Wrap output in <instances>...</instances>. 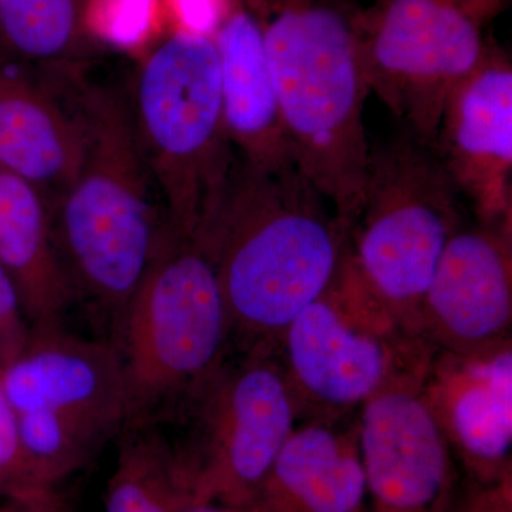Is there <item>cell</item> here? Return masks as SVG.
Returning a JSON list of instances; mask_svg holds the SVG:
<instances>
[{
	"label": "cell",
	"mask_w": 512,
	"mask_h": 512,
	"mask_svg": "<svg viewBox=\"0 0 512 512\" xmlns=\"http://www.w3.org/2000/svg\"><path fill=\"white\" fill-rule=\"evenodd\" d=\"M511 320L512 225L461 227L421 303V338L471 355L510 342Z\"/></svg>",
	"instance_id": "cell-13"
},
{
	"label": "cell",
	"mask_w": 512,
	"mask_h": 512,
	"mask_svg": "<svg viewBox=\"0 0 512 512\" xmlns=\"http://www.w3.org/2000/svg\"><path fill=\"white\" fill-rule=\"evenodd\" d=\"M355 30L369 93L434 147L448 97L487 52L483 26L463 0H375Z\"/></svg>",
	"instance_id": "cell-9"
},
{
	"label": "cell",
	"mask_w": 512,
	"mask_h": 512,
	"mask_svg": "<svg viewBox=\"0 0 512 512\" xmlns=\"http://www.w3.org/2000/svg\"><path fill=\"white\" fill-rule=\"evenodd\" d=\"M259 33L296 167L352 228L363 201L369 90L352 0H241Z\"/></svg>",
	"instance_id": "cell-2"
},
{
	"label": "cell",
	"mask_w": 512,
	"mask_h": 512,
	"mask_svg": "<svg viewBox=\"0 0 512 512\" xmlns=\"http://www.w3.org/2000/svg\"><path fill=\"white\" fill-rule=\"evenodd\" d=\"M90 5L92 0H0V30L23 59L73 77L96 52Z\"/></svg>",
	"instance_id": "cell-19"
},
{
	"label": "cell",
	"mask_w": 512,
	"mask_h": 512,
	"mask_svg": "<svg viewBox=\"0 0 512 512\" xmlns=\"http://www.w3.org/2000/svg\"><path fill=\"white\" fill-rule=\"evenodd\" d=\"M192 497L183 453L157 434L124 441L107 484L104 512H184Z\"/></svg>",
	"instance_id": "cell-20"
},
{
	"label": "cell",
	"mask_w": 512,
	"mask_h": 512,
	"mask_svg": "<svg viewBox=\"0 0 512 512\" xmlns=\"http://www.w3.org/2000/svg\"><path fill=\"white\" fill-rule=\"evenodd\" d=\"M197 444L183 453L195 501L249 512L296 429L298 404L279 359L249 352L220 369L194 394Z\"/></svg>",
	"instance_id": "cell-10"
},
{
	"label": "cell",
	"mask_w": 512,
	"mask_h": 512,
	"mask_svg": "<svg viewBox=\"0 0 512 512\" xmlns=\"http://www.w3.org/2000/svg\"><path fill=\"white\" fill-rule=\"evenodd\" d=\"M0 265L33 325L59 323L74 301L57 256L43 195L0 167Z\"/></svg>",
	"instance_id": "cell-18"
},
{
	"label": "cell",
	"mask_w": 512,
	"mask_h": 512,
	"mask_svg": "<svg viewBox=\"0 0 512 512\" xmlns=\"http://www.w3.org/2000/svg\"><path fill=\"white\" fill-rule=\"evenodd\" d=\"M184 512H242L235 508L227 507L224 504L214 503V501H195L192 500L190 505L185 508Z\"/></svg>",
	"instance_id": "cell-25"
},
{
	"label": "cell",
	"mask_w": 512,
	"mask_h": 512,
	"mask_svg": "<svg viewBox=\"0 0 512 512\" xmlns=\"http://www.w3.org/2000/svg\"><path fill=\"white\" fill-rule=\"evenodd\" d=\"M423 389L454 457L480 484L511 478V343L471 355L433 353Z\"/></svg>",
	"instance_id": "cell-14"
},
{
	"label": "cell",
	"mask_w": 512,
	"mask_h": 512,
	"mask_svg": "<svg viewBox=\"0 0 512 512\" xmlns=\"http://www.w3.org/2000/svg\"><path fill=\"white\" fill-rule=\"evenodd\" d=\"M40 490L30 481L28 464L23 454L18 417L10 404L0 377V498Z\"/></svg>",
	"instance_id": "cell-21"
},
{
	"label": "cell",
	"mask_w": 512,
	"mask_h": 512,
	"mask_svg": "<svg viewBox=\"0 0 512 512\" xmlns=\"http://www.w3.org/2000/svg\"><path fill=\"white\" fill-rule=\"evenodd\" d=\"M508 2L510 0H463L464 8L483 28L507 8Z\"/></svg>",
	"instance_id": "cell-24"
},
{
	"label": "cell",
	"mask_w": 512,
	"mask_h": 512,
	"mask_svg": "<svg viewBox=\"0 0 512 512\" xmlns=\"http://www.w3.org/2000/svg\"><path fill=\"white\" fill-rule=\"evenodd\" d=\"M328 202L298 167L269 173L237 156L220 207L195 239L217 271L231 332L249 352H275L338 276L349 228Z\"/></svg>",
	"instance_id": "cell-1"
},
{
	"label": "cell",
	"mask_w": 512,
	"mask_h": 512,
	"mask_svg": "<svg viewBox=\"0 0 512 512\" xmlns=\"http://www.w3.org/2000/svg\"><path fill=\"white\" fill-rule=\"evenodd\" d=\"M460 195L434 147L406 128L370 146L346 262L367 293L414 338L423 339L421 303L441 255L463 227Z\"/></svg>",
	"instance_id": "cell-5"
},
{
	"label": "cell",
	"mask_w": 512,
	"mask_h": 512,
	"mask_svg": "<svg viewBox=\"0 0 512 512\" xmlns=\"http://www.w3.org/2000/svg\"><path fill=\"white\" fill-rule=\"evenodd\" d=\"M276 349L299 412L311 407L320 421L362 409L433 355L426 340L404 332L346 269L292 320Z\"/></svg>",
	"instance_id": "cell-8"
},
{
	"label": "cell",
	"mask_w": 512,
	"mask_h": 512,
	"mask_svg": "<svg viewBox=\"0 0 512 512\" xmlns=\"http://www.w3.org/2000/svg\"><path fill=\"white\" fill-rule=\"evenodd\" d=\"M117 326L128 421L180 394L192 396L220 369L231 323L215 266L197 239L164 221Z\"/></svg>",
	"instance_id": "cell-6"
},
{
	"label": "cell",
	"mask_w": 512,
	"mask_h": 512,
	"mask_svg": "<svg viewBox=\"0 0 512 512\" xmlns=\"http://www.w3.org/2000/svg\"><path fill=\"white\" fill-rule=\"evenodd\" d=\"M0 377L35 488H56L128 421L119 350L60 322L33 325Z\"/></svg>",
	"instance_id": "cell-7"
},
{
	"label": "cell",
	"mask_w": 512,
	"mask_h": 512,
	"mask_svg": "<svg viewBox=\"0 0 512 512\" xmlns=\"http://www.w3.org/2000/svg\"><path fill=\"white\" fill-rule=\"evenodd\" d=\"M23 316L15 285L0 265V365L18 352L28 336Z\"/></svg>",
	"instance_id": "cell-22"
},
{
	"label": "cell",
	"mask_w": 512,
	"mask_h": 512,
	"mask_svg": "<svg viewBox=\"0 0 512 512\" xmlns=\"http://www.w3.org/2000/svg\"><path fill=\"white\" fill-rule=\"evenodd\" d=\"M83 128L76 175L50 210L60 265L74 299L119 323L146 274L165 217L138 141L130 93L74 80Z\"/></svg>",
	"instance_id": "cell-3"
},
{
	"label": "cell",
	"mask_w": 512,
	"mask_h": 512,
	"mask_svg": "<svg viewBox=\"0 0 512 512\" xmlns=\"http://www.w3.org/2000/svg\"><path fill=\"white\" fill-rule=\"evenodd\" d=\"M83 150L77 111L45 84L0 64V167L36 188L52 210L72 183Z\"/></svg>",
	"instance_id": "cell-16"
},
{
	"label": "cell",
	"mask_w": 512,
	"mask_h": 512,
	"mask_svg": "<svg viewBox=\"0 0 512 512\" xmlns=\"http://www.w3.org/2000/svg\"><path fill=\"white\" fill-rule=\"evenodd\" d=\"M429 362L396 377L360 409L369 512L457 511L456 457L423 389Z\"/></svg>",
	"instance_id": "cell-11"
},
{
	"label": "cell",
	"mask_w": 512,
	"mask_h": 512,
	"mask_svg": "<svg viewBox=\"0 0 512 512\" xmlns=\"http://www.w3.org/2000/svg\"><path fill=\"white\" fill-rule=\"evenodd\" d=\"M220 62L225 126L235 153L258 170L296 167L261 33L241 0H204Z\"/></svg>",
	"instance_id": "cell-15"
},
{
	"label": "cell",
	"mask_w": 512,
	"mask_h": 512,
	"mask_svg": "<svg viewBox=\"0 0 512 512\" xmlns=\"http://www.w3.org/2000/svg\"><path fill=\"white\" fill-rule=\"evenodd\" d=\"M0 512H64L56 488H40L0 498Z\"/></svg>",
	"instance_id": "cell-23"
},
{
	"label": "cell",
	"mask_w": 512,
	"mask_h": 512,
	"mask_svg": "<svg viewBox=\"0 0 512 512\" xmlns=\"http://www.w3.org/2000/svg\"><path fill=\"white\" fill-rule=\"evenodd\" d=\"M130 103L165 220L178 234L197 238L220 207L237 161L217 49L205 23L185 20L148 55Z\"/></svg>",
	"instance_id": "cell-4"
},
{
	"label": "cell",
	"mask_w": 512,
	"mask_h": 512,
	"mask_svg": "<svg viewBox=\"0 0 512 512\" xmlns=\"http://www.w3.org/2000/svg\"><path fill=\"white\" fill-rule=\"evenodd\" d=\"M434 150L480 224L512 225V63L500 46L488 42L448 97Z\"/></svg>",
	"instance_id": "cell-12"
},
{
	"label": "cell",
	"mask_w": 512,
	"mask_h": 512,
	"mask_svg": "<svg viewBox=\"0 0 512 512\" xmlns=\"http://www.w3.org/2000/svg\"><path fill=\"white\" fill-rule=\"evenodd\" d=\"M249 512H369L356 427H296Z\"/></svg>",
	"instance_id": "cell-17"
}]
</instances>
